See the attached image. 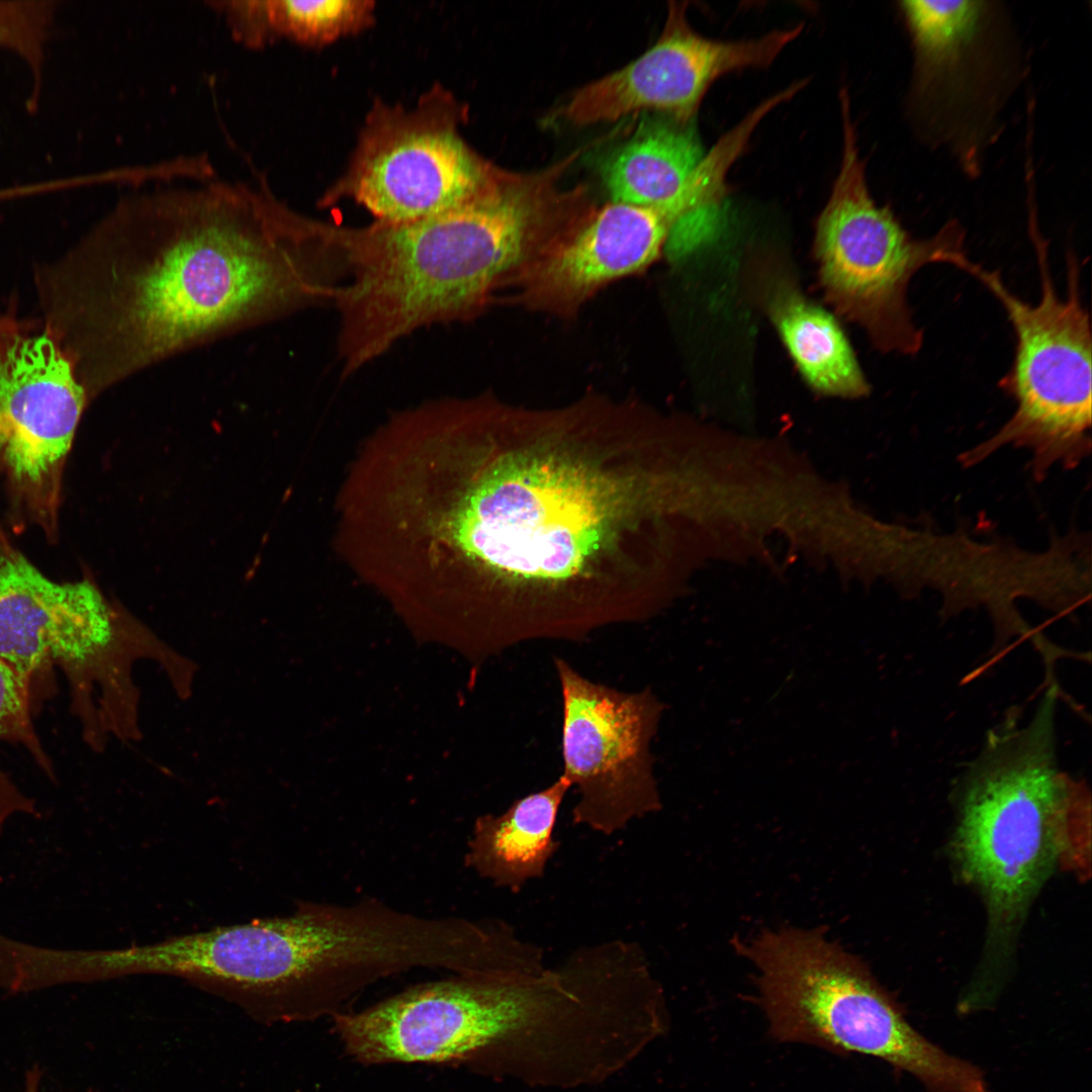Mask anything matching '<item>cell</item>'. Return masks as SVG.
Returning <instances> with one entry per match:
<instances>
[{
  "label": "cell",
  "mask_w": 1092,
  "mask_h": 1092,
  "mask_svg": "<svg viewBox=\"0 0 1092 1092\" xmlns=\"http://www.w3.org/2000/svg\"><path fill=\"white\" fill-rule=\"evenodd\" d=\"M584 983L569 958L546 964L522 938L499 964L421 984L334 1016L346 1052L367 1065L467 1064L523 1031L579 1009Z\"/></svg>",
  "instance_id": "obj_7"
},
{
  "label": "cell",
  "mask_w": 1092,
  "mask_h": 1092,
  "mask_svg": "<svg viewBox=\"0 0 1092 1092\" xmlns=\"http://www.w3.org/2000/svg\"><path fill=\"white\" fill-rule=\"evenodd\" d=\"M127 195L37 268L42 332L90 400L221 336L333 300L337 273L314 218L263 179L204 178Z\"/></svg>",
  "instance_id": "obj_2"
},
{
  "label": "cell",
  "mask_w": 1092,
  "mask_h": 1092,
  "mask_svg": "<svg viewBox=\"0 0 1092 1092\" xmlns=\"http://www.w3.org/2000/svg\"><path fill=\"white\" fill-rule=\"evenodd\" d=\"M1059 695L1049 686L1028 720L1009 712L961 781L959 859L999 931L1018 918L1068 849V833L1089 816L1086 786L1057 760Z\"/></svg>",
  "instance_id": "obj_5"
},
{
  "label": "cell",
  "mask_w": 1092,
  "mask_h": 1092,
  "mask_svg": "<svg viewBox=\"0 0 1092 1092\" xmlns=\"http://www.w3.org/2000/svg\"><path fill=\"white\" fill-rule=\"evenodd\" d=\"M465 113L438 83L413 107L376 100L346 170L318 203L350 200L375 221L403 223L465 201L495 169L462 136Z\"/></svg>",
  "instance_id": "obj_11"
},
{
  "label": "cell",
  "mask_w": 1092,
  "mask_h": 1092,
  "mask_svg": "<svg viewBox=\"0 0 1092 1092\" xmlns=\"http://www.w3.org/2000/svg\"><path fill=\"white\" fill-rule=\"evenodd\" d=\"M756 970L757 1002L779 1042L886 1062L929 1092H991L983 1071L920 1033L824 926L766 928L734 939Z\"/></svg>",
  "instance_id": "obj_6"
},
{
  "label": "cell",
  "mask_w": 1092,
  "mask_h": 1092,
  "mask_svg": "<svg viewBox=\"0 0 1092 1092\" xmlns=\"http://www.w3.org/2000/svg\"><path fill=\"white\" fill-rule=\"evenodd\" d=\"M787 44L779 30L740 41L705 38L689 25L686 7L671 3L655 43L624 68L577 90L560 114L572 124L587 125L654 109L687 122L713 81L735 70L766 67Z\"/></svg>",
  "instance_id": "obj_14"
},
{
  "label": "cell",
  "mask_w": 1092,
  "mask_h": 1092,
  "mask_svg": "<svg viewBox=\"0 0 1092 1092\" xmlns=\"http://www.w3.org/2000/svg\"><path fill=\"white\" fill-rule=\"evenodd\" d=\"M272 40L286 37L307 47H323L356 34L374 22L370 0H265Z\"/></svg>",
  "instance_id": "obj_19"
},
{
  "label": "cell",
  "mask_w": 1092,
  "mask_h": 1092,
  "mask_svg": "<svg viewBox=\"0 0 1092 1092\" xmlns=\"http://www.w3.org/2000/svg\"><path fill=\"white\" fill-rule=\"evenodd\" d=\"M39 1079L40 1073L36 1067L29 1070L25 1077V1092H37Z\"/></svg>",
  "instance_id": "obj_21"
},
{
  "label": "cell",
  "mask_w": 1092,
  "mask_h": 1092,
  "mask_svg": "<svg viewBox=\"0 0 1092 1092\" xmlns=\"http://www.w3.org/2000/svg\"><path fill=\"white\" fill-rule=\"evenodd\" d=\"M156 661L176 696L193 693L197 664L180 653L89 577L59 581L14 544L0 521V660L50 695L52 674L68 684L70 710L94 751L110 738H142L134 663Z\"/></svg>",
  "instance_id": "obj_4"
},
{
  "label": "cell",
  "mask_w": 1092,
  "mask_h": 1092,
  "mask_svg": "<svg viewBox=\"0 0 1092 1092\" xmlns=\"http://www.w3.org/2000/svg\"><path fill=\"white\" fill-rule=\"evenodd\" d=\"M340 487H341V485H340ZM338 496H339V493H338ZM337 504H338V497H337ZM336 514H337V506H336ZM336 525H337V515H336ZM336 547H337V529H336ZM337 550H338V548H337ZM338 553H339V551H338Z\"/></svg>",
  "instance_id": "obj_24"
},
{
  "label": "cell",
  "mask_w": 1092,
  "mask_h": 1092,
  "mask_svg": "<svg viewBox=\"0 0 1092 1092\" xmlns=\"http://www.w3.org/2000/svg\"><path fill=\"white\" fill-rule=\"evenodd\" d=\"M675 223L665 206L613 201L515 274L519 299L535 308L573 311L603 285L647 267Z\"/></svg>",
  "instance_id": "obj_15"
},
{
  "label": "cell",
  "mask_w": 1092,
  "mask_h": 1092,
  "mask_svg": "<svg viewBox=\"0 0 1092 1092\" xmlns=\"http://www.w3.org/2000/svg\"><path fill=\"white\" fill-rule=\"evenodd\" d=\"M913 64L907 112L932 146L977 174L1013 84L1003 9L989 1H901Z\"/></svg>",
  "instance_id": "obj_10"
},
{
  "label": "cell",
  "mask_w": 1092,
  "mask_h": 1092,
  "mask_svg": "<svg viewBox=\"0 0 1092 1092\" xmlns=\"http://www.w3.org/2000/svg\"><path fill=\"white\" fill-rule=\"evenodd\" d=\"M13 198V190L9 187L0 189V201Z\"/></svg>",
  "instance_id": "obj_23"
},
{
  "label": "cell",
  "mask_w": 1092,
  "mask_h": 1092,
  "mask_svg": "<svg viewBox=\"0 0 1092 1092\" xmlns=\"http://www.w3.org/2000/svg\"><path fill=\"white\" fill-rule=\"evenodd\" d=\"M90 402L56 343L18 322L0 332V490L5 523L58 542L65 472Z\"/></svg>",
  "instance_id": "obj_12"
},
{
  "label": "cell",
  "mask_w": 1092,
  "mask_h": 1092,
  "mask_svg": "<svg viewBox=\"0 0 1092 1092\" xmlns=\"http://www.w3.org/2000/svg\"><path fill=\"white\" fill-rule=\"evenodd\" d=\"M18 321L0 311V332L14 326Z\"/></svg>",
  "instance_id": "obj_22"
},
{
  "label": "cell",
  "mask_w": 1092,
  "mask_h": 1092,
  "mask_svg": "<svg viewBox=\"0 0 1092 1092\" xmlns=\"http://www.w3.org/2000/svg\"><path fill=\"white\" fill-rule=\"evenodd\" d=\"M552 205L534 179L495 168L475 194L431 216L326 222L341 268L333 302L342 373H355L419 329L477 315L493 290L557 236Z\"/></svg>",
  "instance_id": "obj_3"
},
{
  "label": "cell",
  "mask_w": 1092,
  "mask_h": 1092,
  "mask_svg": "<svg viewBox=\"0 0 1092 1092\" xmlns=\"http://www.w3.org/2000/svg\"><path fill=\"white\" fill-rule=\"evenodd\" d=\"M1029 237L1036 256L1040 297L1035 304L1011 292L1000 273L969 260L962 271L978 279L1001 303L1015 335L1009 370L999 387L1015 402L1010 419L989 439L964 452L972 466L1006 446L1031 453L1035 479L1060 465L1075 468L1091 449L1092 338L1090 316L1080 294V266L1067 252V292L1055 287L1049 245L1030 208Z\"/></svg>",
  "instance_id": "obj_8"
},
{
  "label": "cell",
  "mask_w": 1092,
  "mask_h": 1092,
  "mask_svg": "<svg viewBox=\"0 0 1092 1092\" xmlns=\"http://www.w3.org/2000/svg\"><path fill=\"white\" fill-rule=\"evenodd\" d=\"M674 440L633 404L534 412L440 398L383 472L381 574L414 608L453 621L481 660L647 622L679 590L686 484Z\"/></svg>",
  "instance_id": "obj_1"
},
{
  "label": "cell",
  "mask_w": 1092,
  "mask_h": 1092,
  "mask_svg": "<svg viewBox=\"0 0 1092 1092\" xmlns=\"http://www.w3.org/2000/svg\"><path fill=\"white\" fill-rule=\"evenodd\" d=\"M840 101L841 166L816 232L822 284L832 303L866 330L876 348L914 356L924 337L908 303L910 281L929 264L958 268L968 256L966 232L951 219L933 236L915 238L889 207L875 202L844 90Z\"/></svg>",
  "instance_id": "obj_9"
},
{
  "label": "cell",
  "mask_w": 1092,
  "mask_h": 1092,
  "mask_svg": "<svg viewBox=\"0 0 1092 1092\" xmlns=\"http://www.w3.org/2000/svg\"><path fill=\"white\" fill-rule=\"evenodd\" d=\"M33 694L29 682L0 660V741L20 745L51 779L54 766L33 724ZM15 812L34 813L33 801L26 798L0 768V830Z\"/></svg>",
  "instance_id": "obj_20"
},
{
  "label": "cell",
  "mask_w": 1092,
  "mask_h": 1092,
  "mask_svg": "<svg viewBox=\"0 0 1092 1092\" xmlns=\"http://www.w3.org/2000/svg\"><path fill=\"white\" fill-rule=\"evenodd\" d=\"M562 776L575 789L572 821L611 835L662 809L651 744L665 704L651 688L623 692L560 656Z\"/></svg>",
  "instance_id": "obj_13"
},
{
  "label": "cell",
  "mask_w": 1092,
  "mask_h": 1092,
  "mask_svg": "<svg viewBox=\"0 0 1092 1092\" xmlns=\"http://www.w3.org/2000/svg\"><path fill=\"white\" fill-rule=\"evenodd\" d=\"M703 157L693 132L651 124L609 160L604 178L615 202L661 205L675 199Z\"/></svg>",
  "instance_id": "obj_18"
},
{
  "label": "cell",
  "mask_w": 1092,
  "mask_h": 1092,
  "mask_svg": "<svg viewBox=\"0 0 1092 1092\" xmlns=\"http://www.w3.org/2000/svg\"><path fill=\"white\" fill-rule=\"evenodd\" d=\"M570 789L560 776L548 787L516 800L504 813L478 817L468 841L466 864L496 887L513 892L541 878L558 847L554 827Z\"/></svg>",
  "instance_id": "obj_16"
},
{
  "label": "cell",
  "mask_w": 1092,
  "mask_h": 1092,
  "mask_svg": "<svg viewBox=\"0 0 1092 1092\" xmlns=\"http://www.w3.org/2000/svg\"><path fill=\"white\" fill-rule=\"evenodd\" d=\"M769 283V315L810 385L827 395H867L869 383L836 321L786 279Z\"/></svg>",
  "instance_id": "obj_17"
}]
</instances>
